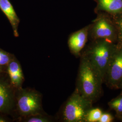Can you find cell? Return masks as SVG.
<instances>
[{"label":"cell","instance_id":"6da1fadb","mask_svg":"<svg viewBox=\"0 0 122 122\" xmlns=\"http://www.w3.org/2000/svg\"><path fill=\"white\" fill-rule=\"evenodd\" d=\"M103 81L98 71L83 55L79 66L76 89L93 103L100 96Z\"/></svg>","mask_w":122,"mask_h":122},{"label":"cell","instance_id":"7a4b0ae2","mask_svg":"<svg viewBox=\"0 0 122 122\" xmlns=\"http://www.w3.org/2000/svg\"><path fill=\"white\" fill-rule=\"evenodd\" d=\"M117 48L113 42L105 39H96L84 55L98 71L103 81Z\"/></svg>","mask_w":122,"mask_h":122},{"label":"cell","instance_id":"3957f363","mask_svg":"<svg viewBox=\"0 0 122 122\" xmlns=\"http://www.w3.org/2000/svg\"><path fill=\"white\" fill-rule=\"evenodd\" d=\"M15 112L20 118L43 113L41 95L39 92L30 88L22 87L17 90Z\"/></svg>","mask_w":122,"mask_h":122},{"label":"cell","instance_id":"277c9868","mask_svg":"<svg viewBox=\"0 0 122 122\" xmlns=\"http://www.w3.org/2000/svg\"><path fill=\"white\" fill-rule=\"evenodd\" d=\"M92 102L81 95L76 89L66 100L61 112V118L66 122H85Z\"/></svg>","mask_w":122,"mask_h":122},{"label":"cell","instance_id":"5b68a950","mask_svg":"<svg viewBox=\"0 0 122 122\" xmlns=\"http://www.w3.org/2000/svg\"><path fill=\"white\" fill-rule=\"evenodd\" d=\"M16 92L6 73L0 74V113L11 115L15 112Z\"/></svg>","mask_w":122,"mask_h":122},{"label":"cell","instance_id":"8992f818","mask_svg":"<svg viewBox=\"0 0 122 122\" xmlns=\"http://www.w3.org/2000/svg\"><path fill=\"white\" fill-rule=\"evenodd\" d=\"M89 32L94 40L105 39L113 43L118 38L117 32L113 22L103 15L97 18L91 25Z\"/></svg>","mask_w":122,"mask_h":122},{"label":"cell","instance_id":"52a82bcc","mask_svg":"<svg viewBox=\"0 0 122 122\" xmlns=\"http://www.w3.org/2000/svg\"><path fill=\"white\" fill-rule=\"evenodd\" d=\"M105 78L112 87H118L122 81V46L117 48L109 63Z\"/></svg>","mask_w":122,"mask_h":122},{"label":"cell","instance_id":"ba28073f","mask_svg":"<svg viewBox=\"0 0 122 122\" xmlns=\"http://www.w3.org/2000/svg\"><path fill=\"white\" fill-rule=\"evenodd\" d=\"M91 25L72 33L68 40L70 51L75 56H79L87 42Z\"/></svg>","mask_w":122,"mask_h":122},{"label":"cell","instance_id":"9c48e42d","mask_svg":"<svg viewBox=\"0 0 122 122\" xmlns=\"http://www.w3.org/2000/svg\"><path fill=\"white\" fill-rule=\"evenodd\" d=\"M5 72L11 85L16 90L22 88L25 81L24 76L20 63L15 56L7 66Z\"/></svg>","mask_w":122,"mask_h":122},{"label":"cell","instance_id":"30bf717a","mask_svg":"<svg viewBox=\"0 0 122 122\" xmlns=\"http://www.w3.org/2000/svg\"><path fill=\"white\" fill-rule=\"evenodd\" d=\"M0 10L9 20L12 28L14 35L15 37H18V26L20 20L10 0H0Z\"/></svg>","mask_w":122,"mask_h":122},{"label":"cell","instance_id":"8fae6325","mask_svg":"<svg viewBox=\"0 0 122 122\" xmlns=\"http://www.w3.org/2000/svg\"><path fill=\"white\" fill-rule=\"evenodd\" d=\"M97 10L113 15L122 14V0H95Z\"/></svg>","mask_w":122,"mask_h":122},{"label":"cell","instance_id":"7c38bea8","mask_svg":"<svg viewBox=\"0 0 122 122\" xmlns=\"http://www.w3.org/2000/svg\"><path fill=\"white\" fill-rule=\"evenodd\" d=\"M19 120L24 122H51L53 121V119L43 113L35 114L26 117L19 118Z\"/></svg>","mask_w":122,"mask_h":122},{"label":"cell","instance_id":"4fadbf2b","mask_svg":"<svg viewBox=\"0 0 122 122\" xmlns=\"http://www.w3.org/2000/svg\"><path fill=\"white\" fill-rule=\"evenodd\" d=\"M14 57L13 54L0 48V69L5 72L7 66Z\"/></svg>","mask_w":122,"mask_h":122},{"label":"cell","instance_id":"5bb4252c","mask_svg":"<svg viewBox=\"0 0 122 122\" xmlns=\"http://www.w3.org/2000/svg\"><path fill=\"white\" fill-rule=\"evenodd\" d=\"M102 113L99 108H91L87 113L85 122H99Z\"/></svg>","mask_w":122,"mask_h":122},{"label":"cell","instance_id":"9a60e30c","mask_svg":"<svg viewBox=\"0 0 122 122\" xmlns=\"http://www.w3.org/2000/svg\"><path fill=\"white\" fill-rule=\"evenodd\" d=\"M109 105L118 115H122V95L111 100Z\"/></svg>","mask_w":122,"mask_h":122},{"label":"cell","instance_id":"2e32d148","mask_svg":"<svg viewBox=\"0 0 122 122\" xmlns=\"http://www.w3.org/2000/svg\"><path fill=\"white\" fill-rule=\"evenodd\" d=\"M113 16L114 18L113 23L117 32L118 39L122 43V14Z\"/></svg>","mask_w":122,"mask_h":122},{"label":"cell","instance_id":"e0dca14e","mask_svg":"<svg viewBox=\"0 0 122 122\" xmlns=\"http://www.w3.org/2000/svg\"><path fill=\"white\" fill-rule=\"evenodd\" d=\"M113 120V116L109 113H102L99 122H111Z\"/></svg>","mask_w":122,"mask_h":122},{"label":"cell","instance_id":"ac0fdd59","mask_svg":"<svg viewBox=\"0 0 122 122\" xmlns=\"http://www.w3.org/2000/svg\"><path fill=\"white\" fill-rule=\"evenodd\" d=\"M6 114L0 113V122H10V119L6 116Z\"/></svg>","mask_w":122,"mask_h":122},{"label":"cell","instance_id":"d6986e66","mask_svg":"<svg viewBox=\"0 0 122 122\" xmlns=\"http://www.w3.org/2000/svg\"><path fill=\"white\" fill-rule=\"evenodd\" d=\"M3 72H3L2 70H1V69H0V74H1V73H3Z\"/></svg>","mask_w":122,"mask_h":122},{"label":"cell","instance_id":"ffe728a7","mask_svg":"<svg viewBox=\"0 0 122 122\" xmlns=\"http://www.w3.org/2000/svg\"><path fill=\"white\" fill-rule=\"evenodd\" d=\"M121 84V86H122V82H121V84Z\"/></svg>","mask_w":122,"mask_h":122},{"label":"cell","instance_id":"44dd1931","mask_svg":"<svg viewBox=\"0 0 122 122\" xmlns=\"http://www.w3.org/2000/svg\"></svg>","mask_w":122,"mask_h":122}]
</instances>
